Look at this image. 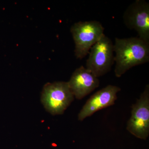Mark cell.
I'll return each mask as SVG.
<instances>
[{"label": "cell", "instance_id": "5b68a950", "mask_svg": "<svg viewBox=\"0 0 149 149\" xmlns=\"http://www.w3.org/2000/svg\"><path fill=\"white\" fill-rule=\"evenodd\" d=\"M126 129L133 136L146 140L149 135V85H146L140 97L132 106L131 116Z\"/></svg>", "mask_w": 149, "mask_h": 149}, {"label": "cell", "instance_id": "ba28073f", "mask_svg": "<svg viewBox=\"0 0 149 149\" xmlns=\"http://www.w3.org/2000/svg\"><path fill=\"white\" fill-rule=\"evenodd\" d=\"M68 83L74 98L80 100L98 88L100 82L98 77L81 66L75 69Z\"/></svg>", "mask_w": 149, "mask_h": 149}, {"label": "cell", "instance_id": "6da1fadb", "mask_svg": "<svg viewBox=\"0 0 149 149\" xmlns=\"http://www.w3.org/2000/svg\"><path fill=\"white\" fill-rule=\"evenodd\" d=\"M114 74L119 78L131 68L149 61V43L138 37L116 38Z\"/></svg>", "mask_w": 149, "mask_h": 149}, {"label": "cell", "instance_id": "3957f363", "mask_svg": "<svg viewBox=\"0 0 149 149\" xmlns=\"http://www.w3.org/2000/svg\"><path fill=\"white\" fill-rule=\"evenodd\" d=\"M68 82L47 83L44 86L41 100L46 110L52 115H62L74 100Z\"/></svg>", "mask_w": 149, "mask_h": 149}, {"label": "cell", "instance_id": "52a82bcc", "mask_svg": "<svg viewBox=\"0 0 149 149\" xmlns=\"http://www.w3.org/2000/svg\"><path fill=\"white\" fill-rule=\"evenodd\" d=\"M120 88L108 85L99 90L90 97L78 114V120L83 121L96 112L113 105L117 99V94Z\"/></svg>", "mask_w": 149, "mask_h": 149}, {"label": "cell", "instance_id": "7a4b0ae2", "mask_svg": "<svg viewBox=\"0 0 149 149\" xmlns=\"http://www.w3.org/2000/svg\"><path fill=\"white\" fill-rule=\"evenodd\" d=\"M104 30L101 23L96 20L78 22L71 26L76 58L82 59L88 55L91 48L104 34Z\"/></svg>", "mask_w": 149, "mask_h": 149}, {"label": "cell", "instance_id": "277c9868", "mask_svg": "<svg viewBox=\"0 0 149 149\" xmlns=\"http://www.w3.org/2000/svg\"><path fill=\"white\" fill-rule=\"evenodd\" d=\"M114 53L113 42L104 34L90 50L85 68L98 78L103 76L111 69Z\"/></svg>", "mask_w": 149, "mask_h": 149}, {"label": "cell", "instance_id": "8992f818", "mask_svg": "<svg viewBox=\"0 0 149 149\" xmlns=\"http://www.w3.org/2000/svg\"><path fill=\"white\" fill-rule=\"evenodd\" d=\"M125 26L135 30L138 37L149 43V4L145 0H136L126 9L123 16Z\"/></svg>", "mask_w": 149, "mask_h": 149}]
</instances>
